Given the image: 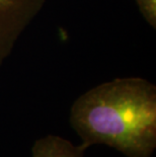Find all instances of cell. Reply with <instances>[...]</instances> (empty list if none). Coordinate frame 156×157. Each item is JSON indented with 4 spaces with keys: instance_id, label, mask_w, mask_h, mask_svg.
I'll return each instance as SVG.
<instances>
[{
    "instance_id": "6da1fadb",
    "label": "cell",
    "mask_w": 156,
    "mask_h": 157,
    "mask_svg": "<svg viewBox=\"0 0 156 157\" xmlns=\"http://www.w3.org/2000/svg\"><path fill=\"white\" fill-rule=\"evenodd\" d=\"M69 121L84 149L104 144L126 157H151L156 149V86L142 77L104 82L76 98Z\"/></svg>"
},
{
    "instance_id": "3957f363",
    "label": "cell",
    "mask_w": 156,
    "mask_h": 157,
    "mask_svg": "<svg viewBox=\"0 0 156 157\" xmlns=\"http://www.w3.org/2000/svg\"><path fill=\"white\" fill-rule=\"evenodd\" d=\"M85 150L60 136L47 135L35 141L32 157H84Z\"/></svg>"
},
{
    "instance_id": "7a4b0ae2",
    "label": "cell",
    "mask_w": 156,
    "mask_h": 157,
    "mask_svg": "<svg viewBox=\"0 0 156 157\" xmlns=\"http://www.w3.org/2000/svg\"><path fill=\"white\" fill-rule=\"evenodd\" d=\"M47 0H0V66Z\"/></svg>"
},
{
    "instance_id": "277c9868",
    "label": "cell",
    "mask_w": 156,
    "mask_h": 157,
    "mask_svg": "<svg viewBox=\"0 0 156 157\" xmlns=\"http://www.w3.org/2000/svg\"><path fill=\"white\" fill-rule=\"evenodd\" d=\"M141 15L152 29H156V0H135Z\"/></svg>"
}]
</instances>
